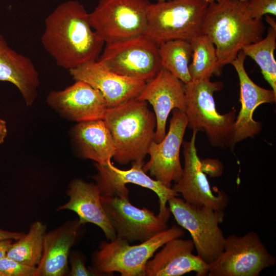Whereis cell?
I'll use <instances>...</instances> for the list:
<instances>
[{
  "mask_svg": "<svg viewBox=\"0 0 276 276\" xmlns=\"http://www.w3.org/2000/svg\"><path fill=\"white\" fill-rule=\"evenodd\" d=\"M44 24L41 43L58 66L70 70L98 60L104 43L79 2L60 4L46 17Z\"/></svg>",
  "mask_w": 276,
  "mask_h": 276,
  "instance_id": "obj_1",
  "label": "cell"
},
{
  "mask_svg": "<svg viewBox=\"0 0 276 276\" xmlns=\"http://www.w3.org/2000/svg\"><path fill=\"white\" fill-rule=\"evenodd\" d=\"M247 2L216 0L208 4L202 31L214 44L222 67L231 64L245 46L263 38L265 26L262 19L250 17Z\"/></svg>",
  "mask_w": 276,
  "mask_h": 276,
  "instance_id": "obj_2",
  "label": "cell"
},
{
  "mask_svg": "<svg viewBox=\"0 0 276 276\" xmlns=\"http://www.w3.org/2000/svg\"><path fill=\"white\" fill-rule=\"evenodd\" d=\"M103 121L116 147L114 160L121 165L143 162L154 141L155 116L147 101L137 97L108 108Z\"/></svg>",
  "mask_w": 276,
  "mask_h": 276,
  "instance_id": "obj_3",
  "label": "cell"
},
{
  "mask_svg": "<svg viewBox=\"0 0 276 276\" xmlns=\"http://www.w3.org/2000/svg\"><path fill=\"white\" fill-rule=\"evenodd\" d=\"M221 81L212 82L210 79L191 80L185 83L186 108L185 111L188 127L205 132L214 147L232 150L234 126L236 110L226 113L218 112L214 94L222 89Z\"/></svg>",
  "mask_w": 276,
  "mask_h": 276,
  "instance_id": "obj_4",
  "label": "cell"
},
{
  "mask_svg": "<svg viewBox=\"0 0 276 276\" xmlns=\"http://www.w3.org/2000/svg\"><path fill=\"white\" fill-rule=\"evenodd\" d=\"M185 232L178 226L170 227L137 245L116 237L101 242L93 254L90 270L95 275H112L118 272L122 276H146V265L156 251L169 241L181 238Z\"/></svg>",
  "mask_w": 276,
  "mask_h": 276,
  "instance_id": "obj_5",
  "label": "cell"
},
{
  "mask_svg": "<svg viewBox=\"0 0 276 276\" xmlns=\"http://www.w3.org/2000/svg\"><path fill=\"white\" fill-rule=\"evenodd\" d=\"M208 4L204 0H167L151 3L147 10L144 34L158 46L175 39L191 42L203 34L202 24Z\"/></svg>",
  "mask_w": 276,
  "mask_h": 276,
  "instance_id": "obj_6",
  "label": "cell"
},
{
  "mask_svg": "<svg viewBox=\"0 0 276 276\" xmlns=\"http://www.w3.org/2000/svg\"><path fill=\"white\" fill-rule=\"evenodd\" d=\"M170 213L181 227L190 234L197 255L209 265L223 250L225 237L219 226L224 217L223 211L190 204L178 196L168 201Z\"/></svg>",
  "mask_w": 276,
  "mask_h": 276,
  "instance_id": "obj_7",
  "label": "cell"
},
{
  "mask_svg": "<svg viewBox=\"0 0 276 276\" xmlns=\"http://www.w3.org/2000/svg\"><path fill=\"white\" fill-rule=\"evenodd\" d=\"M149 0H100L88 13L89 24L106 44L143 34Z\"/></svg>",
  "mask_w": 276,
  "mask_h": 276,
  "instance_id": "obj_8",
  "label": "cell"
},
{
  "mask_svg": "<svg viewBox=\"0 0 276 276\" xmlns=\"http://www.w3.org/2000/svg\"><path fill=\"white\" fill-rule=\"evenodd\" d=\"M97 61L110 71L146 83L162 67L158 46L144 34L106 44Z\"/></svg>",
  "mask_w": 276,
  "mask_h": 276,
  "instance_id": "obj_9",
  "label": "cell"
},
{
  "mask_svg": "<svg viewBox=\"0 0 276 276\" xmlns=\"http://www.w3.org/2000/svg\"><path fill=\"white\" fill-rule=\"evenodd\" d=\"M276 263L259 235L249 232L242 236L225 237L222 252L209 264L208 276H259Z\"/></svg>",
  "mask_w": 276,
  "mask_h": 276,
  "instance_id": "obj_10",
  "label": "cell"
},
{
  "mask_svg": "<svg viewBox=\"0 0 276 276\" xmlns=\"http://www.w3.org/2000/svg\"><path fill=\"white\" fill-rule=\"evenodd\" d=\"M144 163V161L133 162L130 169L121 170L114 166L111 160L103 164L94 163L97 173L92 177L99 188L101 196L129 199V190L126 186L127 183L152 190L158 198V214L169 219L171 213L167 203L169 199L178 196L179 194L147 175L143 169Z\"/></svg>",
  "mask_w": 276,
  "mask_h": 276,
  "instance_id": "obj_11",
  "label": "cell"
},
{
  "mask_svg": "<svg viewBox=\"0 0 276 276\" xmlns=\"http://www.w3.org/2000/svg\"><path fill=\"white\" fill-rule=\"evenodd\" d=\"M101 201L116 237L129 243L144 242L168 228V218L136 207L128 198L101 196Z\"/></svg>",
  "mask_w": 276,
  "mask_h": 276,
  "instance_id": "obj_12",
  "label": "cell"
},
{
  "mask_svg": "<svg viewBox=\"0 0 276 276\" xmlns=\"http://www.w3.org/2000/svg\"><path fill=\"white\" fill-rule=\"evenodd\" d=\"M197 133L193 130L191 140L182 142L184 166L180 178L172 188L191 205L223 211L228 205V197L224 191L217 189L214 192L210 187L197 154Z\"/></svg>",
  "mask_w": 276,
  "mask_h": 276,
  "instance_id": "obj_13",
  "label": "cell"
},
{
  "mask_svg": "<svg viewBox=\"0 0 276 276\" xmlns=\"http://www.w3.org/2000/svg\"><path fill=\"white\" fill-rule=\"evenodd\" d=\"M168 132L160 142L153 141L148 150L149 160L143 169L151 176L171 187L180 178L182 167L179 153L188 121L186 114L177 109L172 111Z\"/></svg>",
  "mask_w": 276,
  "mask_h": 276,
  "instance_id": "obj_14",
  "label": "cell"
},
{
  "mask_svg": "<svg viewBox=\"0 0 276 276\" xmlns=\"http://www.w3.org/2000/svg\"><path fill=\"white\" fill-rule=\"evenodd\" d=\"M246 57L241 51L231 63L239 77L241 104L234 126L232 150L237 143L248 137L253 138L261 132V123L253 118L255 109L262 104H272L276 101V93L272 89L258 85L249 77L244 67Z\"/></svg>",
  "mask_w": 276,
  "mask_h": 276,
  "instance_id": "obj_15",
  "label": "cell"
},
{
  "mask_svg": "<svg viewBox=\"0 0 276 276\" xmlns=\"http://www.w3.org/2000/svg\"><path fill=\"white\" fill-rule=\"evenodd\" d=\"M137 98L149 103L153 108L156 142H160L166 134V123L170 112L177 109L185 112L186 108L185 83L163 67L146 83Z\"/></svg>",
  "mask_w": 276,
  "mask_h": 276,
  "instance_id": "obj_16",
  "label": "cell"
},
{
  "mask_svg": "<svg viewBox=\"0 0 276 276\" xmlns=\"http://www.w3.org/2000/svg\"><path fill=\"white\" fill-rule=\"evenodd\" d=\"M47 102L63 117L78 123L103 120L108 108L100 91L81 80L63 90H52Z\"/></svg>",
  "mask_w": 276,
  "mask_h": 276,
  "instance_id": "obj_17",
  "label": "cell"
},
{
  "mask_svg": "<svg viewBox=\"0 0 276 276\" xmlns=\"http://www.w3.org/2000/svg\"><path fill=\"white\" fill-rule=\"evenodd\" d=\"M69 72L75 81L86 82L100 91L108 108L136 98L146 84L143 80L110 71L97 61L86 63Z\"/></svg>",
  "mask_w": 276,
  "mask_h": 276,
  "instance_id": "obj_18",
  "label": "cell"
},
{
  "mask_svg": "<svg viewBox=\"0 0 276 276\" xmlns=\"http://www.w3.org/2000/svg\"><path fill=\"white\" fill-rule=\"evenodd\" d=\"M192 239H173L166 243L148 260L145 268L146 276H180L195 272L197 276H206L209 265L197 255Z\"/></svg>",
  "mask_w": 276,
  "mask_h": 276,
  "instance_id": "obj_19",
  "label": "cell"
},
{
  "mask_svg": "<svg viewBox=\"0 0 276 276\" xmlns=\"http://www.w3.org/2000/svg\"><path fill=\"white\" fill-rule=\"evenodd\" d=\"M84 225L78 219L45 233L35 276H62L67 273L71 249L81 235Z\"/></svg>",
  "mask_w": 276,
  "mask_h": 276,
  "instance_id": "obj_20",
  "label": "cell"
},
{
  "mask_svg": "<svg viewBox=\"0 0 276 276\" xmlns=\"http://www.w3.org/2000/svg\"><path fill=\"white\" fill-rule=\"evenodd\" d=\"M68 201L58 208V210H68L78 216L81 224L93 223L103 232L108 240L116 238L101 201V193L96 183L87 182L81 179H73L67 191Z\"/></svg>",
  "mask_w": 276,
  "mask_h": 276,
  "instance_id": "obj_21",
  "label": "cell"
},
{
  "mask_svg": "<svg viewBox=\"0 0 276 276\" xmlns=\"http://www.w3.org/2000/svg\"><path fill=\"white\" fill-rule=\"evenodd\" d=\"M0 81L14 84L27 106H31L35 101L40 84L38 73L31 60L11 49L2 35H0Z\"/></svg>",
  "mask_w": 276,
  "mask_h": 276,
  "instance_id": "obj_22",
  "label": "cell"
},
{
  "mask_svg": "<svg viewBox=\"0 0 276 276\" xmlns=\"http://www.w3.org/2000/svg\"><path fill=\"white\" fill-rule=\"evenodd\" d=\"M72 134L84 158L103 164L113 157L114 143L103 120L79 122Z\"/></svg>",
  "mask_w": 276,
  "mask_h": 276,
  "instance_id": "obj_23",
  "label": "cell"
},
{
  "mask_svg": "<svg viewBox=\"0 0 276 276\" xmlns=\"http://www.w3.org/2000/svg\"><path fill=\"white\" fill-rule=\"evenodd\" d=\"M192 48V62L189 69L191 80L210 78L220 76L222 67L220 65L215 47L209 38L201 34L190 42Z\"/></svg>",
  "mask_w": 276,
  "mask_h": 276,
  "instance_id": "obj_24",
  "label": "cell"
},
{
  "mask_svg": "<svg viewBox=\"0 0 276 276\" xmlns=\"http://www.w3.org/2000/svg\"><path fill=\"white\" fill-rule=\"evenodd\" d=\"M158 53L163 67L184 83L191 80L189 66L193 51L190 42L182 39L167 41L158 46Z\"/></svg>",
  "mask_w": 276,
  "mask_h": 276,
  "instance_id": "obj_25",
  "label": "cell"
},
{
  "mask_svg": "<svg viewBox=\"0 0 276 276\" xmlns=\"http://www.w3.org/2000/svg\"><path fill=\"white\" fill-rule=\"evenodd\" d=\"M275 48L276 28L269 26L265 38L245 46L242 51L257 63L264 78L276 93Z\"/></svg>",
  "mask_w": 276,
  "mask_h": 276,
  "instance_id": "obj_26",
  "label": "cell"
},
{
  "mask_svg": "<svg viewBox=\"0 0 276 276\" xmlns=\"http://www.w3.org/2000/svg\"><path fill=\"white\" fill-rule=\"evenodd\" d=\"M46 225L39 221L32 223L27 234L12 243L6 256L24 264L37 266L42 254Z\"/></svg>",
  "mask_w": 276,
  "mask_h": 276,
  "instance_id": "obj_27",
  "label": "cell"
},
{
  "mask_svg": "<svg viewBox=\"0 0 276 276\" xmlns=\"http://www.w3.org/2000/svg\"><path fill=\"white\" fill-rule=\"evenodd\" d=\"M36 266H30L5 256L0 259V271L5 276H35Z\"/></svg>",
  "mask_w": 276,
  "mask_h": 276,
  "instance_id": "obj_28",
  "label": "cell"
},
{
  "mask_svg": "<svg viewBox=\"0 0 276 276\" xmlns=\"http://www.w3.org/2000/svg\"><path fill=\"white\" fill-rule=\"evenodd\" d=\"M247 11L252 18L262 19L266 15L276 16V0H247Z\"/></svg>",
  "mask_w": 276,
  "mask_h": 276,
  "instance_id": "obj_29",
  "label": "cell"
},
{
  "mask_svg": "<svg viewBox=\"0 0 276 276\" xmlns=\"http://www.w3.org/2000/svg\"><path fill=\"white\" fill-rule=\"evenodd\" d=\"M71 269L68 275L71 276L95 275L90 269L85 266L84 256L77 251H73L70 256Z\"/></svg>",
  "mask_w": 276,
  "mask_h": 276,
  "instance_id": "obj_30",
  "label": "cell"
},
{
  "mask_svg": "<svg viewBox=\"0 0 276 276\" xmlns=\"http://www.w3.org/2000/svg\"><path fill=\"white\" fill-rule=\"evenodd\" d=\"M201 167L204 173H208L211 176H217L221 174L222 167L221 163L217 160L201 161Z\"/></svg>",
  "mask_w": 276,
  "mask_h": 276,
  "instance_id": "obj_31",
  "label": "cell"
},
{
  "mask_svg": "<svg viewBox=\"0 0 276 276\" xmlns=\"http://www.w3.org/2000/svg\"><path fill=\"white\" fill-rule=\"evenodd\" d=\"M25 234L23 233L10 232L0 228V240L8 239L17 240L23 237Z\"/></svg>",
  "mask_w": 276,
  "mask_h": 276,
  "instance_id": "obj_32",
  "label": "cell"
},
{
  "mask_svg": "<svg viewBox=\"0 0 276 276\" xmlns=\"http://www.w3.org/2000/svg\"><path fill=\"white\" fill-rule=\"evenodd\" d=\"M13 240H0V259L6 256L7 252L11 247Z\"/></svg>",
  "mask_w": 276,
  "mask_h": 276,
  "instance_id": "obj_33",
  "label": "cell"
},
{
  "mask_svg": "<svg viewBox=\"0 0 276 276\" xmlns=\"http://www.w3.org/2000/svg\"><path fill=\"white\" fill-rule=\"evenodd\" d=\"M7 135V128L6 122L0 118V144L4 142Z\"/></svg>",
  "mask_w": 276,
  "mask_h": 276,
  "instance_id": "obj_34",
  "label": "cell"
},
{
  "mask_svg": "<svg viewBox=\"0 0 276 276\" xmlns=\"http://www.w3.org/2000/svg\"><path fill=\"white\" fill-rule=\"evenodd\" d=\"M167 1V0H157V2H164V1ZM205 1V2H206L207 3H208L209 4V3H211L216 0H204Z\"/></svg>",
  "mask_w": 276,
  "mask_h": 276,
  "instance_id": "obj_35",
  "label": "cell"
},
{
  "mask_svg": "<svg viewBox=\"0 0 276 276\" xmlns=\"http://www.w3.org/2000/svg\"><path fill=\"white\" fill-rule=\"evenodd\" d=\"M0 276H5L4 274L0 271Z\"/></svg>",
  "mask_w": 276,
  "mask_h": 276,
  "instance_id": "obj_36",
  "label": "cell"
},
{
  "mask_svg": "<svg viewBox=\"0 0 276 276\" xmlns=\"http://www.w3.org/2000/svg\"><path fill=\"white\" fill-rule=\"evenodd\" d=\"M240 1L245 2V1H247V0H240Z\"/></svg>",
  "mask_w": 276,
  "mask_h": 276,
  "instance_id": "obj_37",
  "label": "cell"
}]
</instances>
